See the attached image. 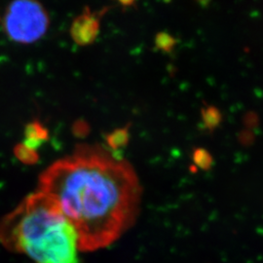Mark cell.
Listing matches in <instances>:
<instances>
[{
	"mask_svg": "<svg viewBox=\"0 0 263 263\" xmlns=\"http://www.w3.org/2000/svg\"><path fill=\"white\" fill-rule=\"evenodd\" d=\"M37 190L55 200L83 252L118 240L135 223L142 193L131 164L99 144H79L51 164L40 175Z\"/></svg>",
	"mask_w": 263,
	"mask_h": 263,
	"instance_id": "1",
	"label": "cell"
},
{
	"mask_svg": "<svg viewBox=\"0 0 263 263\" xmlns=\"http://www.w3.org/2000/svg\"><path fill=\"white\" fill-rule=\"evenodd\" d=\"M0 243L35 263H78L74 227L55 200L39 190L1 219Z\"/></svg>",
	"mask_w": 263,
	"mask_h": 263,
	"instance_id": "2",
	"label": "cell"
},
{
	"mask_svg": "<svg viewBox=\"0 0 263 263\" xmlns=\"http://www.w3.org/2000/svg\"><path fill=\"white\" fill-rule=\"evenodd\" d=\"M50 18L41 3L33 0H16L7 7L3 27L7 36L21 44H31L43 37Z\"/></svg>",
	"mask_w": 263,
	"mask_h": 263,
	"instance_id": "3",
	"label": "cell"
},
{
	"mask_svg": "<svg viewBox=\"0 0 263 263\" xmlns=\"http://www.w3.org/2000/svg\"><path fill=\"white\" fill-rule=\"evenodd\" d=\"M101 16L86 8L73 20L70 27L72 40L79 46H89L93 44L100 33Z\"/></svg>",
	"mask_w": 263,
	"mask_h": 263,
	"instance_id": "4",
	"label": "cell"
},
{
	"mask_svg": "<svg viewBox=\"0 0 263 263\" xmlns=\"http://www.w3.org/2000/svg\"><path fill=\"white\" fill-rule=\"evenodd\" d=\"M48 140L49 132L41 123L34 120L27 124L25 128V140L23 141L24 144L34 151H37Z\"/></svg>",
	"mask_w": 263,
	"mask_h": 263,
	"instance_id": "5",
	"label": "cell"
},
{
	"mask_svg": "<svg viewBox=\"0 0 263 263\" xmlns=\"http://www.w3.org/2000/svg\"><path fill=\"white\" fill-rule=\"evenodd\" d=\"M130 128L131 125L128 124L123 128L115 129L105 137L107 146L112 151H119L128 145L130 141Z\"/></svg>",
	"mask_w": 263,
	"mask_h": 263,
	"instance_id": "6",
	"label": "cell"
},
{
	"mask_svg": "<svg viewBox=\"0 0 263 263\" xmlns=\"http://www.w3.org/2000/svg\"><path fill=\"white\" fill-rule=\"evenodd\" d=\"M202 121L208 131L214 132L222 122V113L215 106L208 104L201 109Z\"/></svg>",
	"mask_w": 263,
	"mask_h": 263,
	"instance_id": "7",
	"label": "cell"
},
{
	"mask_svg": "<svg viewBox=\"0 0 263 263\" xmlns=\"http://www.w3.org/2000/svg\"><path fill=\"white\" fill-rule=\"evenodd\" d=\"M13 152L15 157L25 165H35L39 161L37 151L28 147L23 142L16 144Z\"/></svg>",
	"mask_w": 263,
	"mask_h": 263,
	"instance_id": "8",
	"label": "cell"
},
{
	"mask_svg": "<svg viewBox=\"0 0 263 263\" xmlns=\"http://www.w3.org/2000/svg\"><path fill=\"white\" fill-rule=\"evenodd\" d=\"M192 160L197 169L210 171L214 166L213 155L203 147H197L192 152Z\"/></svg>",
	"mask_w": 263,
	"mask_h": 263,
	"instance_id": "9",
	"label": "cell"
},
{
	"mask_svg": "<svg viewBox=\"0 0 263 263\" xmlns=\"http://www.w3.org/2000/svg\"><path fill=\"white\" fill-rule=\"evenodd\" d=\"M154 44H155V48L157 50L170 54L174 51V49L177 46L178 39L174 37L172 34H170L169 32L159 31L155 35Z\"/></svg>",
	"mask_w": 263,
	"mask_h": 263,
	"instance_id": "10",
	"label": "cell"
},
{
	"mask_svg": "<svg viewBox=\"0 0 263 263\" xmlns=\"http://www.w3.org/2000/svg\"><path fill=\"white\" fill-rule=\"evenodd\" d=\"M89 125L87 123L82 121V120H79L74 124L73 126V132H74V135H76L77 137H85L88 133H89Z\"/></svg>",
	"mask_w": 263,
	"mask_h": 263,
	"instance_id": "11",
	"label": "cell"
}]
</instances>
